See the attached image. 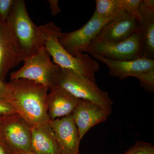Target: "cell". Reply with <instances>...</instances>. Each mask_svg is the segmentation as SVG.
Here are the masks:
<instances>
[{"mask_svg": "<svg viewBox=\"0 0 154 154\" xmlns=\"http://www.w3.org/2000/svg\"><path fill=\"white\" fill-rule=\"evenodd\" d=\"M0 99H5L10 102L11 99L10 91L8 83L0 80Z\"/></svg>", "mask_w": 154, "mask_h": 154, "instance_id": "22", "label": "cell"}, {"mask_svg": "<svg viewBox=\"0 0 154 154\" xmlns=\"http://www.w3.org/2000/svg\"><path fill=\"white\" fill-rule=\"evenodd\" d=\"M86 53L96 54L115 60H133L143 58L140 38L137 32L121 41L95 42L91 45Z\"/></svg>", "mask_w": 154, "mask_h": 154, "instance_id": "8", "label": "cell"}, {"mask_svg": "<svg viewBox=\"0 0 154 154\" xmlns=\"http://www.w3.org/2000/svg\"><path fill=\"white\" fill-rule=\"evenodd\" d=\"M95 11L103 19L111 20L122 10L119 0H96Z\"/></svg>", "mask_w": 154, "mask_h": 154, "instance_id": "17", "label": "cell"}, {"mask_svg": "<svg viewBox=\"0 0 154 154\" xmlns=\"http://www.w3.org/2000/svg\"><path fill=\"white\" fill-rule=\"evenodd\" d=\"M30 128L31 145L29 152L36 154H59L49 123Z\"/></svg>", "mask_w": 154, "mask_h": 154, "instance_id": "16", "label": "cell"}, {"mask_svg": "<svg viewBox=\"0 0 154 154\" xmlns=\"http://www.w3.org/2000/svg\"><path fill=\"white\" fill-rule=\"evenodd\" d=\"M49 4L50 8L53 16H55L61 12V10L59 6V2L57 0H49L48 1Z\"/></svg>", "mask_w": 154, "mask_h": 154, "instance_id": "24", "label": "cell"}, {"mask_svg": "<svg viewBox=\"0 0 154 154\" xmlns=\"http://www.w3.org/2000/svg\"><path fill=\"white\" fill-rule=\"evenodd\" d=\"M90 54L106 65L112 76L118 77L120 80L134 77L139 80L146 90L154 91V60L142 58L133 60H115L96 54Z\"/></svg>", "mask_w": 154, "mask_h": 154, "instance_id": "6", "label": "cell"}, {"mask_svg": "<svg viewBox=\"0 0 154 154\" xmlns=\"http://www.w3.org/2000/svg\"><path fill=\"white\" fill-rule=\"evenodd\" d=\"M17 113L14 106L8 101L0 99V116Z\"/></svg>", "mask_w": 154, "mask_h": 154, "instance_id": "21", "label": "cell"}, {"mask_svg": "<svg viewBox=\"0 0 154 154\" xmlns=\"http://www.w3.org/2000/svg\"><path fill=\"white\" fill-rule=\"evenodd\" d=\"M15 0H0V19L6 22L11 13Z\"/></svg>", "mask_w": 154, "mask_h": 154, "instance_id": "20", "label": "cell"}, {"mask_svg": "<svg viewBox=\"0 0 154 154\" xmlns=\"http://www.w3.org/2000/svg\"><path fill=\"white\" fill-rule=\"evenodd\" d=\"M124 154H154V146L148 143L138 141Z\"/></svg>", "mask_w": 154, "mask_h": 154, "instance_id": "19", "label": "cell"}, {"mask_svg": "<svg viewBox=\"0 0 154 154\" xmlns=\"http://www.w3.org/2000/svg\"><path fill=\"white\" fill-rule=\"evenodd\" d=\"M54 87L64 89L78 99L89 100L112 109L113 102L106 92L101 90L96 82L73 71L60 67Z\"/></svg>", "mask_w": 154, "mask_h": 154, "instance_id": "4", "label": "cell"}, {"mask_svg": "<svg viewBox=\"0 0 154 154\" xmlns=\"http://www.w3.org/2000/svg\"><path fill=\"white\" fill-rule=\"evenodd\" d=\"M110 20L99 17L95 11L91 19L82 28L69 33L61 32L59 42L72 56L81 55L87 52L102 28Z\"/></svg>", "mask_w": 154, "mask_h": 154, "instance_id": "7", "label": "cell"}, {"mask_svg": "<svg viewBox=\"0 0 154 154\" xmlns=\"http://www.w3.org/2000/svg\"><path fill=\"white\" fill-rule=\"evenodd\" d=\"M140 13L141 21L137 32L140 38L142 57L154 60V0H142Z\"/></svg>", "mask_w": 154, "mask_h": 154, "instance_id": "13", "label": "cell"}, {"mask_svg": "<svg viewBox=\"0 0 154 154\" xmlns=\"http://www.w3.org/2000/svg\"><path fill=\"white\" fill-rule=\"evenodd\" d=\"M139 22L123 9L103 27L93 43L124 40L137 32Z\"/></svg>", "mask_w": 154, "mask_h": 154, "instance_id": "11", "label": "cell"}, {"mask_svg": "<svg viewBox=\"0 0 154 154\" xmlns=\"http://www.w3.org/2000/svg\"><path fill=\"white\" fill-rule=\"evenodd\" d=\"M48 94V114L51 120L71 115L80 99L63 88L54 87Z\"/></svg>", "mask_w": 154, "mask_h": 154, "instance_id": "14", "label": "cell"}, {"mask_svg": "<svg viewBox=\"0 0 154 154\" xmlns=\"http://www.w3.org/2000/svg\"><path fill=\"white\" fill-rule=\"evenodd\" d=\"M31 128L18 113L3 116L0 137L16 153L30 151Z\"/></svg>", "mask_w": 154, "mask_h": 154, "instance_id": "9", "label": "cell"}, {"mask_svg": "<svg viewBox=\"0 0 154 154\" xmlns=\"http://www.w3.org/2000/svg\"><path fill=\"white\" fill-rule=\"evenodd\" d=\"M0 154H16V153L1 137Z\"/></svg>", "mask_w": 154, "mask_h": 154, "instance_id": "23", "label": "cell"}, {"mask_svg": "<svg viewBox=\"0 0 154 154\" xmlns=\"http://www.w3.org/2000/svg\"><path fill=\"white\" fill-rule=\"evenodd\" d=\"M23 59L15 48L6 22L0 19V80L5 82L9 71Z\"/></svg>", "mask_w": 154, "mask_h": 154, "instance_id": "15", "label": "cell"}, {"mask_svg": "<svg viewBox=\"0 0 154 154\" xmlns=\"http://www.w3.org/2000/svg\"><path fill=\"white\" fill-rule=\"evenodd\" d=\"M6 23L15 48L23 60L44 47L45 36L30 19L25 1L15 0Z\"/></svg>", "mask_w": 154, "mask_h": 154, "instance_id": "2", "label": "cell"}, {"mask_svg": "<svg viewBox=\"0 0 154 154\" xmlns=\"http://www.w3.org/2000/svg\"><path fill=\"white\" fill-rule=\"evenodd\" d=\"M45 37L44 47L52 57L54 64L62 68L70 70L95 82V73L99 71L100 65L88 54L77 57L70 54L58 41L61 31L53 22L39 26Z\"/></svg>", "mask_w": 154, "mask_h": 154, "instance_id": "3", "label": "cell"}, {"mask_svg": "<svg viewBox=\"0 0 154 154\" xmlns=\"http://www.w3.org/2000/svg\"><path fill=\"white\" fill-rule=\"evenodd\" d=\"M23 61L22 67L11 74L10 80H30L49 89L55 86L60 67L51 61L50 55L45 47L35 55L24 59Z\"/></svg>", "mask_w": 154, "mask_h": 154, "instance_id": "5", "label": "cell"}, {"mask_svg": "<svg viewBox=\"0 0 154 154\" xmlns=\"http://www.w3.org/2000/svg\"><path fill=\"white\" fill-rule=\"evenodd\" d=\"M112 109H107L89 100L80 99L71 114L80 139L97 124L107 120Z\"/></svg>", "mask_w": 154, "mask_h": 154, "instance_id": "10", "label": "cell"}, {"mask_svg": "<svg viewBox=\"0 0 154 154\" xmlns=\"http://www.w3.org/2000/svg\"><path fill=\"white\" fill-rule=\"evenodd\" d=\"M2 116H0V127H1V124H2Z\"/></svg>", "mask_w": 154, "mask_h": 154, "instance_id": "26", "label": "cell"}, {"mask_svg": "<svg viewBox=\"0 0 154 154\" xmlns=\"http://www.w3.org/2000/svg\"><path fill=\"white\" fill-rule=\"evenodd\" d=\"M16 154H36L33 153L31 152H20V153H16Z\"/></svg>", "mask_w": 154, "mask_h": 154, "instance_id": "25", "label": "cell"}, {"mask_svg": "<svg viewBox=\"0 0 154 154\" xmlns=\"http://www.w3.org/2000/svg\"><path fill=\"white\" fill-rule=\"evenodd\" d=\"M142 0H119L122 9L137 20L141 21L140 6Z\"/></svg>", "mask_w": 154, "mask_h": 154, "instance_id": "18", "label": "cell"}, {"mask_svg": "<svg viewBox=\"0 0 154 154\" xmlns=\"http://www.w3.org/2000/svg\"><path fill=\"white\" fill-rule=\"evenodd\" d=\"M59 154H79L81 140L71 115L50 120Z\"/></svg>", "mask_w": 154, "mask_h": 154, "instance_id": "12", "label": "cell"}, {"mask_svg": "<svg viewBox=\"0 0 154 154\" xmlns=\"http://www.w3.org/2000/svg\"><path fill=\"white\" fill-rule=\"evenodd\" d=\"M10 102L30 128L49 123L48 91L49 88L30 80H10Z\"/></svg>", "mask_w": 154, "mask_h": 154, "instance_id": "1", "label": "cell"}]
</instances>
